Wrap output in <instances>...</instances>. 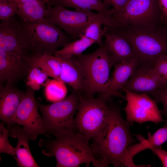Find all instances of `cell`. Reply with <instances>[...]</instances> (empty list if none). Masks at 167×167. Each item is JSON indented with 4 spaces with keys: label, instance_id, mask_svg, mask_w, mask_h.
<instances>
[{
    "label": "cell",
    "instance_id": "cell-1",
    "mask_svg": "<svg viewBox=\"0 0 167 167\" xmlns=\"http://www.w3.org/2000/svg\"><path fill=\"white\" fill-rule=\"evenodd\" d=\"M120 104L112 100L109 102L104 123L91 145L95 156L100 157L101 167L110 164L115 167H127L128 148L136 142L130 130L133 122L123 118Z\"/></svg>",
    "mask_w": 167,
    "mask_h": 167
},
{
    "label": "cell",
    "instance_id": "cell-2",
    "mask_svg": "<svg viewBox=\"0 0 167 167\" xmlns=\"http://www.w3.org/2000/svg\"><path fill=\"white\" fill-rule=\"evenodd\" d=\"M55 137L53 140L41 139L38 144L43 148V154L55 157L56 167H78L90 162L98 167L99 160L95 158L89 140L82 134L72 132Z\"/></svg>",
    "mask_w": 167,
    "mask_h": 167
},
{
    "label": "cell",
    "instance_id": "cell-3",
    "mask_svg": "<svg viewBox=\"0 0 167 167\" xmlns=\"http://www.w3.org/2000/svg\"><path fill=\"white\" fill-rule=\"evenodd\" d=\"M83 76V89L86 97L92 98L105 88L112 66L115 63L103 46L94 52L72 57Z\"/></svg>",
    "mask_w": 167,
    "mask_h": 167
},
{
    "label": "cell",
    "instance_id": "cell-4",
    "mask_svg": "<svg viewBox=\"0 0 167 167\" xmlns=\"http://www.w3.org/2000/svg\"><path fill=\"white\" fill-rule=\"evenodd\" d=\"M117 28L131 44L139 64L153 65L159 57L167 53L166 24L148 29Z\"/></svg>",
    "mask_w": 167,
    "mask_h": 167
},
{
    "label": "cell",
    "instance_id": "cell-5",
    "mask_svg": "<svg viewBox=\"0 0 167 167\" xmlns=\"http://www.w3.org/2000/svg\"><path fill=\"white\" fill-rule=\"evenodd\" d=\"M31 54L54 55L58 49L72 39L47 18L20 24Z\"/></svg>",
    "mask_w": 167,
    "mask_h": 167
},
{
    "label": "cell",
    "instance_id": "cell-6",
    "mask_svg": "<svg viewBox=\"0 0 167 167\" xmlns=\"http://www.w3.org/2000/svg\"><path fill=\"white\" fill-rule=\"evenodd\" d=\"M60 101L48 105L38 102L46 133L55 136L65 133L75 132L77 129L74 116L78 110L80 91L74 90Z\"/></svg>",
    "mask_w": 167,
    "mask_h": 167
},
{
    "label": "cell",
    "instance_id": "cell-7",
    "mask_svg": "<svg viewBox=\"0 0 167 167\" xmlns=\"http://www.w3.org/2000/svg\"><path fill=\"white\" fill-rule=\"evenodd\" d=\"M111 23L110 27L118 28H151L164 24L157 0H130Z\"/></svg>",
    "mask_w": 167,
    "mask_h": 167
},
{
    "label": "cell",
    "instance_id": "cell-8",
    "mask_svg": "<svg viewBox=\"0 0 167 167\" xmlns=\"http://www.w3.org/2000/svg\"><path fill=\"white\" fill-rule=\"evenodd\" d=\"M109 101L100 96L97 98L83 96L79 92L75 122L79 132L88 140L92 139L102 127Z\"/></svg>",
    "mask_w": 167,
    "mask_h": 167
},
{
    "label": "cell",
    "instance_id": "cell-9",
    "mask_svg": "<svg viewBox=\"0 0 167 167\" xmlns=\"http://www.w3.org/2000/svg\"><path fill=\"white\" fill-rule=\"evenodd\" d=\"M47 8V18L74 41L79 38L82 31L97 15L90 10L74 11L59 5H48Z\"/></svg>",
    "mask_w": 167,
    "mask_h": 167
},
{
    "label": "cell",
    "instance_id": "cell-10",
    "mask_svg": "<svg viewBox=\"0 0 167 167\" xmlns=\"http://www.w3.org/2000/svg\"><path fill=\"white\" fill-rule=\"evenodd\" d=\"M126 105L124 109L126 120L142 124L152 122L156 124L165 121L157 102L148 94L137 93L123 89Z\"/></svg>",
    "mask_w": 167,
    "mask_h": 167
},
{
    "label": "cell",
    "instance_id": "cell-11",
    "mask_svg": "<svg viewBox=\"0 0 167 167\" xmlns=\"http://www.w3.org/2000/svg\"><path fill=\"white\" fill-rule=\"evenodd\" d=\"M34 92L28 87L13 119L14 125L22 126L32 140L41 134L50 137L45 132L42 118L38 113Z\"/></svg>",
    "mask_w": 167,
    "mask_h": 167
},
{
    "label": "cell",
    "instance_id": "cell-12",
    "mask_svg": "<svg viewBox=\"0 0 167 167\" xmlns=\"http://www.w3.org/2000/svg\"><path fill=\"white\" fill-rule=\"evenodd\" d=\"M0 49L26 61L31 53L20 24L15 15L0 24Z\"/></svg>",
    "mask_w": 167,
    "mask_h": 167
},
{
    "label": "cell",
    "instance_id": "cell-13",
    "mask_svg": "<svg viewBox=\"0 0 167 167\" xmlns=\"http://www.w3.org/2000/svg\"><path fill=\"white\" fill-rule=\"evenodd\" d=\"M166 86L155 72L153 65L139 64L122 89L151 95Z\"/></svg>",
    "mask_w": 167,
    "mask_h": 167
},
{
    "label": "cell",
    "instance_id": "cell-14",
    "mask_svg": "<svg viewBox=\"0 0 167 167\" xmlns=\"http://www.w3.org/2000/svg\"><path fill=\"white\" fill-rule=\"evenodd\" d=\"M104 26L103 46L115 63L137 59L131 44L119 29Z\"/></svg>",
    "mask_w": 167,
    "mask_h": 167
},
{
    "label": "cell",
    "instance_id": "cell-15",
    "mask_svg": "<svg viewBox=\"0 0 167 167\" xmlns=\"http://www.w3.org/2000/svg\"><path fill=\"white\" fill-rule=\"evenodd\" d=\"M139 63V61L136 58L115 63L112 75L109 78L105 89L100 93L99 96L109 101L112 100L114 96L126 100L125 95H123L119 91L122 89Z\"/></svg>",
    "mask_w": 167,
    "mask_h": 167
},
{
    "label": "cell",
    "instance_id": "cell-16",
    "mask_svg": "<svg viewBox=\"0 0 167 167\" xmlns=\"http://www.w3.org/2000/svg\"><path fill=\"white\" fill-rule=\"evenodd\" d=\"M32 66L28 62L0 49V82L14 84L27 77Z\"/></svg>",
    "mask_w": 167,
    "mask_h": 167
},
{
    "label": "cell",
    "instance_id": "cell-17",
    "mask_svg": "<svg viewBox=\"0 0 167 167\" xmlns=\"http://www.w3.org/2000/svg\"><path fill=\"white\" fill-rule=\"evenodd\" d=\"M25 92L7 82L0 84V118L10 128Z\"/></svg>",
    "mask_w": 167,
    "mask_h": 167
},
{
    "label": "cell",
    "instance_id": "cell-18",
    "mask_svg": "<svg viewBox=\"0 0 167 167\" xmlns=\"http://www.w3.org/2000/svg\"><path fill=\"white\" fill-rule=\"evenodd\" d=\"M9 136L18 139V143L14 148L15 155L14 157L17 165L20 167H37L38 165L34 160L30 149L28 134L22 127L14 125L8 129Z\"/></svg>",
    "mask_w": 167,
    "mask_h": 167
},
{
    "label": "cell",
    "instance_id": "cell-19",
    "mask_svg": "<svg viewBox=\"0 0 167 167\" xmlns=\"http://www.w3.org/2000/svg\"><path fill=\"white\" fill-rule=\"evenodd\" d=\"M51 6L59 5L74 8L75 10H94L107 19L113 16V11L105 5L103 0H50L48 4Z\"/></svg>",
    "mask_w": 167,
    "mask_h": 167
},
{
    "label": "cell",
    "instance_id": "cell-20",
    "mask_svg": "<svg viewBox=\"0 0 167 167\" xmlns=\"http://www.w3.org/2000/svg\"><path fill=\"white\" fill-rule=\"evenodd\" d=\"M55 56V55H54ZM62 67L60 80L71 86L74 90L83 89V76L72 57L70 58L55 56Z\"/></svg>",
    "mask_w": 167,
    "mask_h": 167
},
{
    "label": "cell",
    "instance_id": "cell-21",
    "mask_svg": "<svg viewBox=\"0 0 167 167\" xmlns=\"http://www.w3.org/2000/svg\"><path fill=\"white\" fill-rule=\"evenodd\" d=\"M42 0H28L18 6L17 15L23 22H33L47 18L48 9Z\"/></svg>",
    "mask_w": 167,
    "mask_h": 167
},
{
    "label": "cell",
    "instance_id": "cell-22",
    "mask_svg": "<svg viewBox=\"0 0 167 167\" xmlns=\"http://www.w3.org/2000/svg\"><path fill=\"white\" fill-rule=\"evenodd\" d=\"M30 62L31 66L36 65L40 67L49 77L60 80L61 65L54 55L31 54Z\"/></svg>",
    "mask_w": 167,
    "mask_h": 167
},
{
    "label": "cell",
    "instance_id": "cell-23",
    "mask_svg": "<svg viewBox=\"0 0 167 167\" xmlns=\"http://www.w3.org/2000/svg\"><path fill=\"white\" fill-rule=\"evenodd\" d=\"M105 18L101 14L97 13L95 18L84 28L80 32L79 38L84 37L94 41L100 47L103 45L102 37L105 31L103 25Z\"/></svg>",
    "mask_w": 167,
    "mask_h": 167
},
{
    "label": "cell",
    "instance_id": "cell-24",
    "mask_svg": "<svg viewBox=\"0 0 167 167\" xmlns=\"http://www.w3.org/2000/svg\"><path fill=\"white\" fill-rule=\"evenodd\" d=\"M73 41L66 44L60 50H57L54 55L70 58L82 54L87 49L95 43L91 39L82 37Z\"/></svg>",
    "mask_w": 167,
    "mask_h": 167
},
{
    "label": "cell",
    "instance_id": "cell-25",
    "mask_svg": "<svg viewBox=\"0 0 167 167\" xmlns=\"http://www.w3.org/2000/svg\"><path fill=\"white\" fill-rule=\"evenodd\" d=\"M67 92L66 84L55 79L50 80L45 86V96L50 101L54 102L62 100L66 97Z\"/></svg>",
    "mask_w": 167,
    "mask_h": 167
},
{
    "label": "cell",
    "instance_id": "cell-26",
    "mask_svg": "<svg viewBox=\"0 0 167 167\" xmlns=\"http://www.w3.org/2000/svg\"><path fill=\"white\" fill-rule=\"evenodd\" d=\"M49 77L38 66L32 65L26 77V85L35 91L38 90L50 81Z\"/></svg>",
    "mask_w": 167,
    "mask_h": 167
},
{
    "label": "cell",
    "instance_id": "cell-27",
    "mask_svg": "<svg viewBox=\"0 0 167 167\" xmlns=\"http://www.w3.org/2000/svg\"><path fill=\"white\" fill-rule=\"evenodd\" d=\"M9 135V130L5 126V123L2 122L0 123V153H5L15 156V148L9 143L8 136Z\"/></svg>",
    "mask_w": 167,
    "mask_h": 167
},
{
    "label": "cell",
    "instance_id": "cell-28",
    "mask_svg": "<svg viewBox=\"0 0 167 167\" xmlns=\"http://www.w3.org/2000/svg\"><path fill=\"white\" fill-rule=\"evenodd\" d=\"M18 6L13 2L0 0V19L3 20L17 15Z\"/></svg>",
    "mask_w": 167,
    "mask_h": 167
},
{
    "label": "cell",
    "instance_id": "cell-29",
    "mask_svg": "<svg viewBox=\"0 0 167 167\" xmlns=\"http://www.w3.org/2000/svg\"><path fill=\"white\" fill-rule=\"evenodd\" d=\"M153 67L156 74L167 85V53L159 57Z\"/></svg>",
    "mask_w": 167,
    "mask_h": 167
},
{
    "label": "cell",
    "instance_id": "cell-30",
    "mask_svg": "<svg viewBox=\"0 0 167 167\" xmlns=\"http://www.w3.org/2000/svg\"><path fill=\"white\" fill-rule=\"evenodd\" d=\"M150 95L157 103H162L163 108L161 111V114L166 116L167 115V86L156 91Z\"/></svg>",
    "mask_w": 167,
    "mask_h": 167
},
{
    "label": "cell",
    "instance_id": "cell-31",
    "mask_svg": "<svg viewBox=\"0 0 167 167\" xmlns=\"http://www.w3.org/2000/svg\"><path fill=\"white\" fill-rule=\"evenodd\" d=\"M104 3L111 7L116 16L120 14L124 9L130 0H103Z\"/></svg>",
    "mask_w": 167,
    "mask_h": 167
},
{
    "label": "cell",
    "instance_id": "cell-32",
    "mask_svg": "<svg viewBox=\"0 0 167 167\" xmlns=\"http://www.w3.org/2000/svg\"><path fill=\"white\" fill-rule=\"evenodd\" d=\"M149 149L160 159L163 166L167 167V151L163 149L161 146L151 147Z\"/></svg>",
    "mask_w": 167,
    "mask_h": 167
},
{
    "label": "cell",
    "instance_id": "cell-33",
    "mask_svg": "<svg viewBox=\"0 0 167 167\" xmlns=\"http://www.w3.org/2000/svg\"><path fill=\"white\" fill-rule=\"evenodd\" d=\"M162 13V21L167 25V0H157Z\"/></svg>",
    "mask_w": 167,
    "mask_h": 167
},
{
    "label": "cell",
    "instance_id": "cell-34",
    "mask_svg": "<svg viewBox=\"0 0 167 167\" xmlns=\"http://www.w3.org/2000/svg\"><path fill=\"white\" fill-rule=\"evenodd\" d=\"M28 0H13V2L15 3L18 6L21 4H22Z\"/></svg>",
    "mask_w": 167,
    "mask_h": 167
},
{
    "label": "cell",
    "instance_id": "cell-35",
    "mask_svg": "<svg viewBox=\"0 0 167 167\" xmlns=\"http://www.w3.org/2000/svg\"><path fill=\"white\" fill-rule=\"evenodd\" d=\"M44 3L45 4L49 3L50 0H42Z\"/></svg>",
    "mask_w": 167,
    "mask_h": 167
},
{
    "label": "cell",
    "instance_id": "cell-36",
    "mask_svg": "<svg viewBox=\"0 0 167 167\" xmlns=\"http://www.w3.org/2000/svg\"><path fill=\"white\" fill-rule=\"evenodd\" d=\"M8 2H11L13 1V0H6Z\"/></svg>",
    "mask_w": 167,
    "mask_h": 167
},
{
    "label": "cell",
    "instance_id": "cell-37",
    "mask_svg": "<svg viewBox=\"0 0 167 167\" xmlns=\"http://www.w3.org/2000/svg\"><path fill=\"white\" fill-rule=\"evenodd\" d=\"M166 116V120L165 121L167 122V115L165 116Z\"/></svg>",
    "mask_w": 167,
    "mask_h": 167
}]
</instances>
